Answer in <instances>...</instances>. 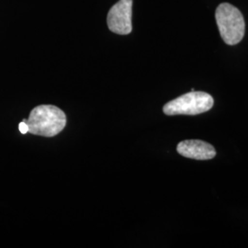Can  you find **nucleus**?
I'll use <instances>...</instances> for the list:
<instances>
[{
  "mask_svg": "<svg viewBox=\"0 0 248 248\" xmlns=\"http://www.w3.org/2000/svg\"><path fill=\"white\" fill-rule=\"evenodd\" d=\"M214 100L208 93L202 91H190L168 102L163 111L166 115H198L210 110Z\"/></svg>",
  "mask_w": 248,
  "mask_h": 248,
  "instance_id": "7ed1b4c3",
  "label": "nucleus"
},
{
  "mask_svg": "<svg viewBox=\"0 0 248 248\" xmlns=\"http://www.w3.org/2000/svg\"><path fill=\"white\" fill-rule=\"evenodd\" d=\"M29 133L53 137L61 133L66 125V116L62 109L53 105H40L31 111L28 120Z\"/></svg>",
  "mask_w": 248,
  "mask_h": 248,
  "instance_id": "f257e3e1",
  "label": "nucleus"
},
{
  "mask_svg": "<svg viewBox=\"0 0 248 248\" xmlns=\"http://www.w3.org/2000/svg\"><path fill=\"white\" fill-rule=\"evenodd\" d=\"M133 0H120L108 13L107 23L110 31L120 35L132 32Z\"/></svg>",
  "mask_w": 248,
  "mask_h": 248,
  "instance_id": "20e7f679",
  "label": "nucleus"
},
{
  "mask_svg": "<svg viewBox=\"0 0 248 248\" xmlns=\"http://www.w3.org/2000/svg\"><path fill=\"white\" fill-rule=\"evenodd\" d=\"M215 18L223 42L228 45L239 44L246 32L245 19L239 9L222 3L216 9Z\"/></svg>",
  "mask_w": 248,
  "mask_h": 248,
  "instance_id": "f03ea898",
  "label": "nucleus"
},
{
  "mask_svg": "<svg viewBox=\"0 0 248 248\" xmlns=\"http://www.w3.org/2000/svg\"><path fill=\"white\" fill-rule=\"evenodd\" d=\"M177 153L186 158L196 160L213 159L216 150L212 144L201 140H186L177 144Z\"/></svg>",
  "mask_w": 248,
  "mask_h": 248,
  "instance_id": "39448f33",
  "label": "nucleus"
},
{
  "mask_svg": "<svg viewBox=\"0 0 248 248\" xmlns=\"http://www.w3.org/2000/svg\"><path fill=\"white\" fill-rule=\"evenodd\" d=\"M18 129H19V132L22 133V134H26L27 133H29L28 124H27L24 121L19 124V125H18Z\"/></svg>",
  "mask_w": 248,
  "mask_h": 248,
  "instance_id": "423d86ee",
  "label": "nucleus"
}]
</instances>
